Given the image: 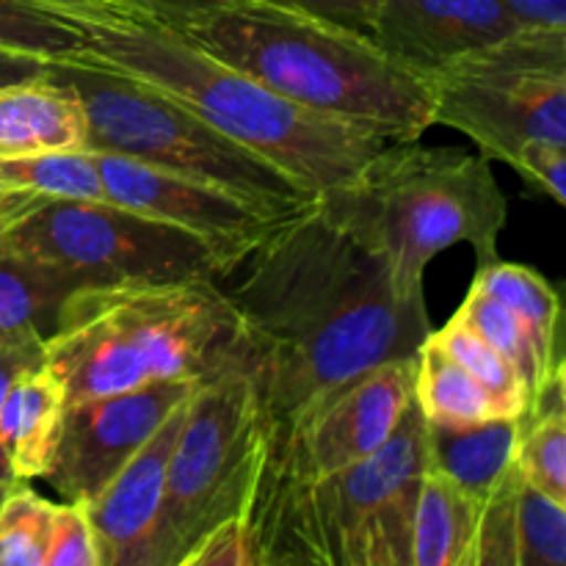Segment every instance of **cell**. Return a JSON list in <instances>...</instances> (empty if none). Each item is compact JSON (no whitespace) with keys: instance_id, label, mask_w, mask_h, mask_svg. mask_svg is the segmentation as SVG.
I'll list each match as a JSON object with an SVG mask.
<instances>
[{"instance_id":"30","label":"cell","mask_w":566,"mask_h":566,"mask_svg":"<svg viewBox=\"0 0 566 566\" xmlns=\"http://www.w3.org/2000/svg\"><path fill=\"white\" fill-rule=\"evenodd\" d=\"M182 566H260L258 534L247 514L227 517L205 531L186 553Z\"/></svg>"},{"instance_id":"21","label":"cell","mask_w":566,"mask_h":566,"mask_svg":"<svg viewBox=\"0 0 566 566\" xmlns=\"http://www.w3.org/2000/svg\"><path fill=\"white\" fill-rule=\"evenodd\" d=\"M479 497L426 468L412 531V566H473L481 523Z\"/></svg>"},{"instance_id":"29","label":"cell","mask_w":566,"mask_h":566,"mask_svg":"<svg viewBox=\"0 0 566 566\" xmlns=\"http://www.w3.org/2000/svg\"><path fill=\"white\" fill-rule=\"evenodd\" d=\"M0 50L61 59L81 50V36L36 0H0Z\"/></svg>"},{"instance_id":"23","label":"cell","mask_w":566,"mask_h":566,"mask_svg":"<svg viewBox=\"0 0 566 566\" xmlns=\"http://www.w3.org/2000/svg\"><path fill=\"white\" fill-rule=\"evenodd\" d=\"M415 403L426 423L437 426H473L506 418L501 403L486 392V387L468 368H462L440 343L431 340V335L418 352Z\"/></svg>"},{"instance_id":"12","label":"cell","mask_w":566,"mask_h":566,"mask_svg":"<svg viewBox=\"0 0 566 566\" xmlns=\"http://www.w3.org/2000/svg\"><path fill=\"white\" fill-rule=\"evenodd\" d=\"M202 381H160L66 403L44 481L70 503H92L158 426Z\"/></svg>"},{"instance_id":"14","label":"cell","mask_w":566,"mask_h":566,"mask_svg":"<svg viewBox=\"0 0 566 566\" xmlns=\"http://www.w3.org/2000/svg\"><path fill=\"white\" fill-rule=\"evenodd\" d=\"M186 403H180L108 481V486L86 503L99 566H153L166 470L186 418Z\"/></svg>"},{"instance_id":"1","label":"cell","mask_w":566,"mask_h":566,"mask_svg":"<svg viewBox=\"0 0 566 566\" xmlns=\"http://www.w3.org/2000/svg\"><path fill=\"white\" fill-rule=\"evenodd\" d=\"M227 296L247 324L265 429L352 376L415 357L431 335L423 293L343 232L318 199L282 216Z\"/></svg>"},{"instance_id":"27","label":"cell","mask_w":566,"mask_h":566,"mask_svg":"<svg viewBox=\"0 0 566 566\" xmlns=\"http://www.w3.org/2000/svg\"><path fill=\"white\" fill-rule=\"evenodd\" d=\"M431 340L440 343L462 368H468L486 387V392L501 403L509 420H520L528 412L531 396L523 376L514 370V365L503 354H497L490 343L481 340L462 321L451 318L440 332L431 329Z\"/></svg>"},{"instance_id":"8","label":"cell","mask_w":566,"mask_h":566,"mask_svg":"<svg viewBox=\"0 0 566 566\" xmlns=\"http://www.w3.org/2000/svg\"><path fill=\"white\" fill-rule=\"evenodd\" d=\"M263 442L265 420L252 363L197 385L166 470L153 566H182L205 531L247 514Z\"/></svg>"},{"instance_id":"3","label":"cell","mask_w":566,"mask_h":566,"mask_svg":"<svg viewBox=\"0 0 566 566\" xmlns=\"http://www.w3.org/2000/svg\"><path fill=\"white\" fill-rule=\"evenodd\" d=\"M171 25L287 103L340 125L385 142H418L434 125L423 77L368 33L265 0H221Z\"/></svg>"},{"instance_id":"25","label":"cell","mask_w":566,"mask_h":566,"mask_svg":"<svg viewBox=\"0 0 566 566\" xmlns=\"http://www.w3.org/2000/svg\"><path fill=\"white\" fill-rule=\"evenodd\" d=\"M453 318L462 321L468 329H473L481 340L490 343L497 354H503L514 365V370L523 376L525 387H528L531 401H534V396L545 387L551 376H547L539 352H536L534 337L525 329L520 315L509 310L503 302H497L495 296H490L486 291L470 285L468 296H464L462 307L457 310Z\"/></svg>"},{"instance_id":"39","label":"cell","mask_w":566,"mask_h":566,"mask_svg":"<svg viewBox=\"0 0 566 566\" xmlns=\"http://www.w3.org/2000/svg\"><path fill=\"white\" fill-rule=\"evenodd\" d=\"M11 486H14V484H6V481H0V501H3V495L11 490Z\"/></svg>"},{"instance_id":"4","label":"cell","mask_w":566,"mask_h":566,"mask_svg":"<svg viewBox=\"0 0 566 566\" xmlns=\"http://www.w3.org/2000/svg\"><path fill=\"white\" fill-rule=\"evenodd\" d=\"M252 363L247 324L213 280L83 285L44 337L66 403L160 381H208Z\"/></svg>"},{"instance_id":"19","label":"cell","mask_w":566,"mask_h":566,"mask_svg":"<svg viewBox=\"0 0 566 566\" xmlns=\"http://www.w3.org/2000/svg\"><path fill=\"white\" fill-rule=\"evenodd\" d=\"M77 287L66 271L0 243V348L44 340Z\"/></svg>"},{"instance_id":"17","label":"cell","mask_w":566,"mask_h":566,"mask_svg":"<svg viewBox=\"0 0 566 566\" xmlns=\"http://www.w3.org/2000/svg\"><path fill=\"white\" fill-rule=\"evenodd\" d=\"M88 149V119L75 88L48 75L0 83V158Z\"/></svg>"},{"instance_id":"24","label":"cell","mask_w":566,"mask_h":566,"mask_svg":"<svg viewBox=\"0 0 566 566\" xmlns=\"http://www.w3.org/2000/svg\"><path fill=\"white\" fill-rule=\"evenodd\" d=\"M0 191L61 199H108L88 149L0 158Z\"/></svg>"},{"instance_id":"37","label":"cell","mask_w":566,"mask_h":566,"mask_svg":"<svg viewBox=\"0 0 566 566\" xmlns=\"http://www.w3.org/2000/svg\"><path fill=\"white\" fill-rule=\"evenodd\" d=\"M138 3L160 11V14H164L169 22H177V20H182V17L193 14V11H202V9H208V6L221 3V0H138Z\"/></svg>"},{"instance_id":"36","label":"cell","mask_w":566,"mask_h":566,"mask_svg":"<svg viewBox=\"0 0 566 566\" xmlns=\"http://www.w3.org/2000/svg\"><path fill=\"white\" fill-rule=\"evenodd\" d=\"M44 66H48V61L36 59V55L0 50V83L25 81V77L42 75Z\"/></svg>"},{"instance_id":"6","label":"cell","mask_w":566,"mask_h":566,"mask_svg":"<svg viewBox=\"0 0 566 566\" xmlns=\"http://www.w3.org/2000/svg\"><path fill=\"white\" fill-rule=\"evenodd\" d=\"M426 468V418L412 403L368 459L247 514L258 534L260 566H412Z\"/></svg>"},{"instance_id":"18","label":"cell","mask_w":566,"mask_h":566,"mask_svg":"<svg viewBox=\"0 0 566 566\" xmlns=\"http://www.w3.org/2000/svg\"><path fill=\"white\" fill-rule=\"evenodd\" d=\"M64 385L48 365L25 370L11 385L0 412V446L14 481L44 479L64 420Z\"/></svg>"},{"instance_id":"2","label":"cell","mask_w":566,"mask_h":566,"mask_svg":"<svg viewBox=\"0 0 566 566\" xmlns=\"http://www.w3.org/2000/svg\"><path fill=\"white\" fill-rule=\"evenodd\" d=\"M81 36L77 53L175 99L285 169L315 197L352 180L385 138L287 103L213 59L138 0H36Z\"/></svg>"},{"instance_id":"28","label":"cell","mask_w":566,"mask_h":566,"mask_svg":"<svg viewBox=\"0 0 566 566\" xmlns=\"http://www.w3.org/2000/svg\"><path fill=\"white\" fill-rule=\"evenodd\" d=\"M55 503L17 481L0 501V566H44Z\"/></svg>"},{"instance_id":"26","label":"cell","mask_w":566,"mask_h":566,"mask_svg":"<svg viewBox=\"0 0 566 566\" xmlns=\"http://www.w3.org/2000/svg\"><path fill=\"white\" fill-rule=\"evenodd\" d=\"M517 426L514 468L528 484L566 506V403L531 409Z\"/></svg>"},{"instance_id":"5","label":"cell","mask_w":566,"mask_h":566,"mask_svg":"<svg viewBox=\"0 0 566 566\" xmlns=\"http://www.w3.org/2000/svg\"><path fill=\"white\" fill-rule=\"evenodd\" d=\"M486 155L390 142L318 205L343 232L385 260L398 285L423 293L431 260L468 243L479 265L497 260L509 202Z\"/></svg>"},{"instance_id":"7","label":"cell","mask_w":566,"mask_h":566,"mask_svg":"<svg viewBox=\"0 0 566 566\" xmlns=\"http://www.w3.org/2000/svg\"><path fill=\"white\" fill-rule=\"evenodd\" d=\"M48 75L75 88L81 97L92 153L122 155L208 182L235 193L274 219L318 199L304 182L247 144L88 55L72 53L50 59Z\"/></svg>"},{"instance_id":"10","label":"cell","mask_w":566,"mask_h":566,"mask_svg":"<svg viewBox=\"0 0 566 566\" xmlns=\"http://www.w3.org/2000/svg\"><path fill=\"white\" fill-rule=\"evenodd\" d=\"M3 241L81 285L224 276L213 249L197 235L111 199L28 197Z\"/></svg>"},{"instance_id":"20","label":"cell","mask_w":566,"mask_h":566,"mask_svg":"<svg viewBox=\"0 0 566 566\" xmlns=\"http://www.w3.org/2000/svg\"><path fill=\"white\" fill-rule=\"evenodd\" d=\"M517 429V420L506 418L473 426L426 423L429 470H437L484 503L514 468Z\"/></svg>"},{"instance_id":"9","label":"cell","mask_w":566,"mask_h":566,"mask_svg":"<svg viewBox=\"0 0 566 566\" xmlns=\"http://www.w3.org/2000/svg\"><path fill=\"white\" fill-rule=\"evenodd\" d=\"M434 125L464 133L481 155L512 164L531 142L566 147V31L517 28L420 75Z\"/></svg>"},{"instance_id":"13","label":"cell","mask_w":566,"mask_h":566,"mask_svg":"<svg viewBox=\"0 0 566 566\" xmlns=\"http://www.w3.org/2000/svg\"><path fill=\"white\" fill-rule=\"evenodd\" d=\"M92 153V149H88ZM103 191L111 202L136 213L169 221L208 243L219 258L224 276L249 258L265 235L274 216L263 213L241 197L175 171L155 169L111 153H92ZM282 219V216H280Z\"/></svg>"},{"instance_id":"11","label":"cell","mask_w":566,"mask_h":566,"mask_svg":"<svg viewBox=\"0 0 566 566\" xmlns=\"http://www.w3.org/2000/svg\"><path fill=\"white\" fill-rule=\"evenodd\" d=\"M415 370L418 354L374 365L265 429L247 514L379 451L415 403Z\"/></svg>"},{"instance_id":"38","label":"cell","mask_w":566,"mask_h":566,"mask_svg":"<svg viewBox=\"0 0 566 566\" xmlns=\"http://www.w3.org/2000/svg\"><path fill=\"white\" fill-rule=\"evenodd\" d=\"M31 197V193H3L0 191V243H3L6 238V230H9V224L14 221V216L20 213L22 202Z\"/></svg>"},{"instance_id":"16","label":"cell","mask_w":566,"mask_h":566,"mask_svg":"<svg viewBox=\"0 0 566 566\" xmlns=\"http://www.w3.org/2000/svg\"><path fill=\"white\" fill-rule=\"evenodd\" d=\"M473 566H566V506L517 468L481 506Z\"/></svg>"},{"instance_id":"33","label":"cell","mask_w":566,"mask_h":566,"mask_svg":"<svg viewBox=\"0 0 566 566\" xmlns=\"http://www.w3.org/2000/svg\"><path fill=\"white\" fill-rule=\"evenodd\" d=\"M265 3L302 11V14L318 17V20L337 22V25L370 36V28H374V20L385 0H265Z\"/></svg>"},{"instance_id":"35","label":"cell","mask_w":566,"mask_h":566,"mask_svg":"<svg viewBox=\"0 0 566 566\" xmlns=\"http://www.w3.org/2000/svg\"><path fill=\"white\" fill-rule=\"evenodd\" d=\"M520 28H562L566 31V0H501Z\"/></svg>"},{"instance_id":"22","label":"cell","mask_w":566,"mask_h":566,"mask_svg":"<svg viewBox=\"0 0 566 566\" xmlns=\"http://www.w3.org/2000/svg\"><path fill=\"white\" fill-rule=\"evenodd\" d=\"M473 285L495 296L497 302H503L520 315L525 329L534 337L547 376L566 368L562 340V298L539 271L531 269V265L503 263L497 258L492 263L479 265Z\"/></svg>"},{"instance_id":"32","label":"cell","mask_w":566,"mask_h":566,"mask_svg":"<svg viewBox=\"0 0 566 566\" xmlns=\"http://www.w3.org/2000/svg\"><path fill=\"white\" fill-rule=\"evenodd\" d=\"M509 166L534 191L545 193L556 205H566V147L547 142H531L514 155Z\"/></svg>"},{"instance_id":"15","label":"cell","mask_w":566,"mask_h":566,"mask_svg":"<svg viewBox=\"0 0 566 566\" xmlns=\"http://www.w3.org/2000/svg\"><path fill=\"white\" fill-rule=\"evenodd\" d=\"M517 28L501 0H385L370 39L392 61L426 75Z\"/></svg>"},{"instance_id":"31","label":"cell","mask_w":566,"mask_h":566,"mask_svg":"<svg viewBox=\"0 0 566 566\" xmlns=\"http://www.w3.org/2000/svg\"><path fill=\"white\" fill-rule=\"evenodd\" d=\"M44 566H99L86 503H55Z\"/></svg>"},{"instance_id":"34","label":"cell","mask_w":566,"mask_h":566,"mask_svg":"<svg viewBox=\"0 0 566 566\" xmlns=\"http://www.w3.org/2000/svg\"><path fill=\"white\" fill-rule=\"evenodd\" d=\"M42 363H44V340L0 348V412H3V403H6V396H9L11 385H14L25 370L36 368V365ZM0 481H6V484H17L14 475H11L9 470V462H6L3 446H0Z\"/></svg>"}]
</instances>
